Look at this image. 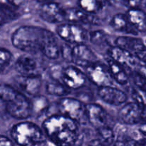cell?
<instances>
[{
    "label": "cell",
    "mask_w": 146,
    "mask_h": 146,
    "mask_svg": "<svg viewBox=\"0 0 146 146\" xmlns=\"http://www.w3.org/2000/svg\"><path fill=\"white\" fill-rule=\"evenodd\" d=\"M140 131H141V132H142L143 134H145L146 135V124L145 125H143L142 126H141V128H140Z\"/></svg>",
    "instance_id": "f35d334b"
},
{
    "label": "cell",
    "mask_w": 146,
    "mask_h": 146,
    "mask_svg": "<svg viewBox=\"0 0 146 146\" xmlns=\"http://www.w3.org/2000/svg\"><path fill=\"white\" fill-rule=\"evenodd\" d=\"M0 146H14V145L9 138L0 135Z\"/></svg>",
    "instance_id": "d6a6232c"
},
{
    "label": "cell",
    "mask_w": 146,
    "mask_h": 146,
    "mask_svg": "<svg viewBox=\"0 0 146 146\" xmlns=\"http://www.w3.org/2000/svg\"><path fill=\"white\" fill-rule=\"evenodd\" d=\"M110 24L114 30L120 32L133 33V27L130 25L125 14L118 13L112 17Z\"/></svg>",
    "instance_id": "603a6c76"
},
{
    "label": "cell",
    "mask_w": 146,
    "mask_h": 146,
    "mask_svg": "<svg viewBox=\"0 0 146 146\" xmlns=\"http://www.w3.org/2000/svg\"><path fill=\"white\" fill-rule=\"evenodd\" d=\"M49 101L46 97L41 95H36L33 97L30 101L31 116L34 115L36 118L44 115L49 108Z\"/></svg>",
    "instance_id": "44dd1931"
},
{
    "label": "cell",
    "mask_w": 146,
    "mask_h": 146,
    "mask_svg": "<svg viewBox=\"0 0 146 146\" xmlns=\"http://www.w3.org/2000/svg\"><path fill=\"white\" fill-rule=\"evenodd\" d=\"M56 33L60 38L68 44H85L88 38L86 30L78 24L63 23L57 27Z\"/></svg>",
    "instance_id": "5b68a950"
},
{
    "label": "cell",
    "mask_w": 146,
    "mask_h": 146,
    "mask_svg": "<svg viewBox=\"0 0 146 146\" xmlns=\"http://www.w3.org/2000/svg\"><path fill=\"white\" fill-rule=\"evenodd\" d=\"M12 58V54L9 50L0 48V73L10 64Z\"/></svg>",
    "instance_id": "f546056e"
},
{
    "label": "cell",
    "mask_w": 146,
    "mask_h": 146,
    "mask_svg": "<svg viewBox=\"0 0 146 146\" xmlns=\"http://www.w3.org/2000/svg\"><path fill=\"white\" fill-rule=\"evenodd\" d=\"M77 121L58 114L52 115L43 123V128L51 142L56 146H75L80 139Z\"/></svg>",
    "instance_id": "6da1fadb"
},
{
    "label": "cell",
    "mask_w": 146,
    "mask_h": 146,
    "mask_svg": "<svg viewBox=\"0 0 146 146\" xmlns=\"http://www.w3.org/2000/svg\"><path fill=\"white\" fill-rule=\"evenodd\" d=\"M98 95L104 102L115 106L125 104L128 99L125 92L113 86L99 87Z\"/></svg>",
    "instance_id": "4fadbf2b"
},
{
    "label": "cell",
    "mask_w": 146,
    "mask_h": 146,
    "mask_svg": "<svg viewBox=\"0 0 146 146\" xmlns=\"http://www.w3.org/2000/svg\"><path fill=\"white\" fill-rule=\"evenodd\" d=\"M46 91L48 95L60 97H66L71 93L70 90L62 83L55 80L47 83L46 85Z\"/></svg>",
    "instance_id": "cb8c5ba5"
},
{
    "label": "cell",
    "mask_w": 146,
    "mask_h": 146,
    "mask_svg": "<svg viewBox=\"0 0 146 146\" xmlns=\"http://www.w3.org/2000/svg\"><path fill=\"white\" fill-rule=\"evenodd\" d=\"M86 115L90 123L96 129L107 125L108 115L103 107L96 104H88L85 105Z\"/></svg>",
    "instance_id": "2e32d148"
},
{
    "label": "cell",
    "mask_w": 146,
    "mask_h": 146,
    "mask_svg": "<svg viewBox=\"0 0 146 146\" xmlns=\"http://www.w3.org/2000/svg\"><path fill=\"white\" fill-rule=\"evenodd\" d=\"M113 146H137V141L132 137L121 134L115 139Z\"/></svg>",
    "instance_id": "f1b7e54d"
},
{
    "label": "cell",
    "mask_w": 146,
    "mask_h": 146,
    "mask_svg": "<svg viewBox=\"0 0 146 146\" xmlns=\"http://www.w3.org/2000/svg\"><path fill=\"white\" fill-rule=\"evenodd\" d=\"M98 133L100 137V142L104 145H110L114 143L115 139V134L114 131L109 125H105L98 128Z\"/></svg>",
    "instance_id": "d4e9b609"
},
{
    "label": "cell",
    "mask_w": 146,
    "mask_h": 146,
    "mask_svg": "<svg viewBox=\"0 0 146 146\" xmlns=\"http://www.w3.org/2000/svg\"><path fill=\"white\" fill-rule=\"evenodd\" d=\"M36 1H38V2L46 3V2H51V1H54V0H36Z\"/></svg>",
    "instance_id": "ab89813d"
},
{
    "label": "cell",
    "mask_w": 146,
    "mask_h": 146,
    "mask_svg": "<svg viewBox=\"0 0 146 146\" xmlns=\"http://www.w3.org/2000/svg\"><path fill=\"white\" fill-rule=\"evenodd\" d=\"M72 48L69 44H65L61 46V56L68 62H72Z\"/></svg>",
    "instance_id": "4dcf8cb0"
},
{
    "label": "cell",
    "mask_w": 146,
    "mask_h": 146,
    "mask_svg": "<svg viewBox=\"0 0 146 146\" xmlns=\"http://www.w3.org/2000/svg\"><path fill=\"white\" fill-rule=\"evenodd\" d=\"M106 2H108L113 6H118L122 3L123 0H106Z\"/></svg>",
    "instance_id": "e575fe53"
},
{
    "label": "cell",
    "mask_w": 146,
    "mask_h": 146,
    "mask_svg": "<svg viewBox=\"0 0 146 146\" xmlns=\"http://www.w3.org/2000/svg\"><path fill=\"white\" fill-rule=\"evenodd\" d=\"M86 76L91 82L99 87L113 86V78L108 68L99 62L86 68Z\"/></svg>",
    "instance_id": "ba28073f"
},
{
    "label": "cell",
    "mask_w": 146,
    "mask_h": 146,
    "mask_svg": "<svg viewBox=\"0 0 146 146\" xmlns=\"http://www.w3.org/2000/svg\"><path fill=\"white\" fill-rule=\"evenodd\" d=\"M130 25L138 31H146V14L142 9H130L125 14Z\"/></svg>",
    "instance_id": "ffe728a7"
},
{
    "label": "cell",
    "mask_w": 146,
    "mask_h": 146,
    "mask_svg": "<svg viewBox=\"0 0 146 146\" xmlns=\"http://www.w3.org/2000/svg\"><path fill=\"white\" fill-rule=\"evenodd\" d=\"M143 107L135 102L125 104L118 113V119L123 123L134 125L142 119V111Z\"/></svg>",
    "instance_id": "7c38bea8"
},
{
    "label": "cell",
    "mask_w": 146,
    "mask_h": 146,
    "mask_svg": "<svg viewBox=\"0 0 146 146\" xmlns=\"http://www.w3.org/2000/svg\"><path fill=\"white\" fill-rule=\"evenodd\" d=\"M40 17L48 23H61L65 21L64 9L54 1L43 3L38 10Z\"/></svg>",
    "instance_id": "30bf717a"
},
{
    "label": "cell",
    "mask_w": 146,
    "mask_h": 146,
    "mask_svg": "<svg viewBox=\"0 0 146 146\" xmlns=\"http://www.w3.org/2000/svg\"><path fill=\"white\" fill-rule=\"evenodd\" d=\"M137 146H146V138L137 141Z\"/></svg>",
    "instance_id": "8d00e7d4"
},
{
    "label": "cell",
    "mask_w": 146,
    "mask_h": 146,
    "mask_svg": "<svg viewBox=\"0 0 146 146\" xmlns=\"http://www.w3.org/2000/svg\"><path fill=\"white\" fill-rule=\"evenodd\" d=\"M86 79V74L80 68L71 65L63 68L59 81L69 90H76L85 85Z\"/></svg>",
    "instance_id": "52a82bcc"
},
{
    "label": "cell",
    "mask_w": 146,
    "mask_h": 146,
    "mask_svg": "<svg viewBox=\"0 0 146 146\" xmlns=\"http://www.w3.org/2000/svg\"><path fill=\"white\" fill-rule=\"evenodd\" d=\"M11 135L19 146H45L46 136L44 131L30 121H23L12 127Z\"/></svg>",
    "instance_id": "277c9868"
},
{
    "label": "cell",
    "mask_w": 146,
    "mask_h": 146,
    "mask_svg": "<svg viewBox=\"0 0 146 146\" xmlns=\"http://www.w3.org/2000/svg\"><path fill=\"white\" fill-rule=\"evenodd\" d=\"M61 115H66L79 123L86 115L85 104L81 101L71 97H63L58 104Z\"/></svg>",
    "instance_id": "8992f818"
},
{
    "label": "cell",
    "mask_w": 146,
    "mask_h": 146,
    "mask_svg": "<svg viewBox=\"0 0 146 146\" xmlns=\"http://www.w3.org/2000/svg\"><path fill=\"white\" fill-rule=\"evenodd\" d=\"M106 2V0H78V5L85 12L95 15L104 9Z\"/></svg>",
    "instance_id": "7402d4cb"
},
{
    "label": "cell",
    "mask_w": 146,
    "mask_h": 146,
    "mask_svg": "<svg viewBox=\"0 0 146 146\" xmlns=\"http://www.w3.org/2000/svg\"><path fill=\"white\" fill-rule=\"evenodd\" d=\"M17 14L7 7H0V27L11 20L15 19Z\"/></svg>",
    "instance_id": "83f0119b"
},
{
    "label": "cell",
    "mask_w": 146,
    "mask_h": 146,
    "mask_svg": "<svg viewBox=\"0 0 146 146\" xmlns=\"http://www.w3.org/2000/svg\"><path fill=\"white\" fill-rule=\"evenodd\" d=\"M136 58H138V60H139V61H143V62L146 63V51L144 53H143L142 54H141V55L138 56Z\"/></svg>",
    "instance_id": "d590c367"
},
{
    "label": "cell",
    "mask_w": 146,
    "mask_h": 146,
    "mask_svg": "<svg viewBox=\"0 0 146 146\" xmlns=\"http://www.w3.org/2000/svg\"><path fill=\"white\" fill-rule=\"evenodd\" d=\"M128 4L131 9H142L146 8V0H128Z\"/></svg>",
    "instance_id": "1f68e13d"
},
{
    "label": "cell",
    "mask_w": 146,
    "mask_h": 146,
    "mask_svg": "<svg viewBox=\"0 0 146 146\" xmlns=\"http://www.w3.org/2000/svg\"><path fill=\"white\" fill-rule=\"evenodd\" d=\"M41 54L51 60H56L61 56V46H58L57 40L47 44L41 51Z\"/></svg>",
    "instance_id": "484cf974"
},
{
    "label": "cell",
    "mask_w": 146,
    "mask_h": 146,
    "mask_svg": "<svg viewBox=\"0 0 146 146\" xmlns=\"http://www.w3.org/2000/svg\"><path fill=\"white\" fill-rule=\"evenodd\" d=\"M88 38L92 44L96 45H103L108 41V35L104 30H95L88 34Z\"/></svg>",
    "instance_id": "4316f807"
},
{
    "label": "cell",
    "mask_w": 146,
    "mask_h": 146,
    "mask_svg": "<svg viewBox=\"0 0 146 146\" xmlns=\"http://www.w3.org/2000/svg\"><path fill=\"white\" fill-rule=\"evenodd\" d=\"M108 53L109 58L122 65L125 69L127 68L131 70L130 67L138 64V58L135 56L116 46H111L108 49Z\"/></svg>",
    "instance_id": "e0dca14e"
},
{
    "label": "cell",
    "mask_w": 146,
    "mask_h": 146,
    "mask_svg": "<svg viewBox=\"0 0 146 146\" xmlns=\"http://www.w3.org/2000/svg\"><path fill=\"white\" fill-rule=\"evenodd\" d=\"M15 83L20 90L32 96L38 95L42 87V78L38 74L17 76Z\"/></svg>",
    "instance_id": "8fae6325"
},
{
    "label": "cell",
    "mask_w": 146,
    "mask_h": 146,
    "mask_svg": "<svg viewBox=\"0 0 146 146\" xmlns=\"http://www.w3.org/2000/svg\"><path fill=\"white\" fill-rule=\"evenodd\" d=\"M142 118L146 121V106H144L142 111Z\"/></svg>",
    "instance_id": "74e56055"
},
{
    "label": "cell",
    "mask_w": 146,
    "mask_h": 146,
    "mask_svg": "<svg viewBox=\"0 0 146 146\" xmlns=\"http://www.w3.org/2000/svg\"><path fill=\"white\" fill-rule=\"evenodd\" d=\"M56 40L54 33L35 26H23L15 30L11 36V42L15 48L29 53H41L47 44Z\"/></svg>",
    "instance_id": "7a4b0ae2"
},
{
    "label": "cell",
    "mask_w": 146,
    "mask_h": 146,
    "mask_svg": "<svg viewBox=\"0 0 146 146\" xmlns=\"http://www.w3.org/2000/svg\"><path fill=\"white\" fill-rule=\"evenodd\" d=\"M106 61L108 71L113 80L121 85L128 84L129 82V76L125 68L111 58H108Z\"/></svg>",
    "instance_id": "d6986e66"
},
{
    "label": "cell",
    "mask_w": 146,
    "mask_h": 146,
    "mask_svg": "<svg viewBox=\"0 0 146 146\" xmlns=\"http://www.w3.org/2000/svg\"><path fill=\"white\" fill-rule=\"evenodd\" d=\"M64 18L65 21L74 24H78V23H82L94 25L100 24V20L96 16L88 14L81 9L75 7L64 9Z\"/></svg>",
    "instance_id": "5bb4252c"
},
{
    "label": "cell",
    "mask_w": 146,
    "mask_h": 146,
    "mask_svg": "<svg viewBox=\"0 0 146 146\" xmlns=\"http://www.w3.org/2000/svg\"><path fill=\"white\" fill-rule=\"evenodd\" d=\"M115 46L128 51L137 57L146 51V46L141 38L131 36H121L115 41Z\"/></svg>",
    "instance_id": "9a60e30c"
},
{
    "label": "cell",
    "mask_w": 146,
    "mask_h": 146,
    "mask_svg": "<svg viewBox=\"0 0 146 146\" xmlns=\"http://www.w3.org/2000/svg\"><path fill=\"white\" fill-rule=\"evenodd\" d=\"M0 98L6 104L7 113L17 119H27L31 117L30 101L25 95L14 87L0 84Z\"/></svg>",
    "instance_id": "3957f363"
},
{
    "label": "cell",
    "mask_w": 146,
    "mask_h": 146,
    "mask_svg": "<svg viewBox=\"0 0 146 146\" xmlns=\"http://www.w3.org/2000/svg\"><path fill=\"white\" fill-rule=\"evenodd\" d=\"M96 54L86 44L74 45L72 48V62L76 66L87 68L98 63Z\"/></svg>",
    "instance_id": "9c48e42d"
},
{
    "label": "cell",
    "mask_w": 146,
    "mask_h": 146,
    "mask_svg": "<svg viewBox=\"0 0 146 146\" xmlns=\"http://www.w3.org/2000/svg\"><path fill=\"white\" fill-rule=\"evenodd\" d=\"M37 62L33 56L27 54H24L19 57L15 63V69L22 76H28L36 74Z\"/></svg>",
    "instance_id": "ac0fdd59"
},
{
    "label": "cell",
    "mask_w": 146,
    "mask_h": 146,
    "mask_svg": "<svg viewBox=\"0 0 146 146\" xmlns=\"http://www.w3.org/2000/svg\"><path fill=\"white\" fill-rule=\"evenodd\" d=\"M12 7L19 8L23 7L27 3V0H7Z\"/></svg>",
    "instance_id": "836d02e7"
}]
</instances>
